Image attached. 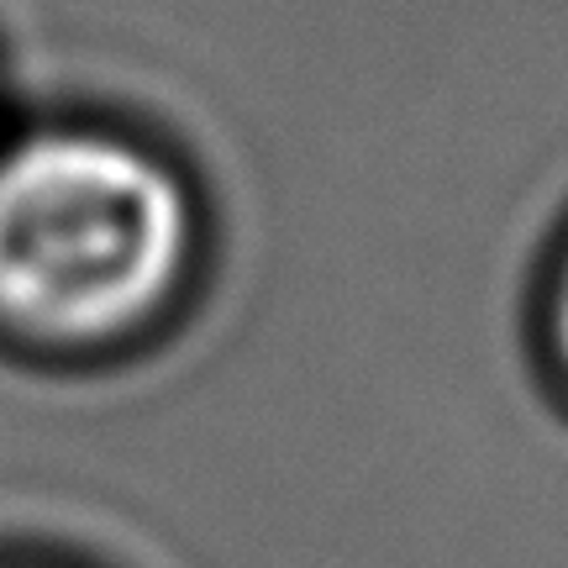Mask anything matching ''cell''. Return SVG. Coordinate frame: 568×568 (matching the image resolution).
Masks as SVG:
<instances>
[{
    "mask_svg": "<svg viewBox=\"0 0 568 568\" xmlns=\"http://www.w3.org/2000/svg\"><path fill=\"white\" fill-rule=\"evenodd\" d=\"M552 347H558V364L568 374V258L558 274V290H552Z\"/></svg>",
    "mask_w": 568,
    "mask_h": 568,
    "instance_id": "obj_2",
    "label": "cell"
},
{
    "mask_svg": "<svg viewBox=\"0 0 568 568\" xmlns=\"http://www.w3.org/2000/svg\"><path fill=\"white\" fill-rule=\"evenodd\" d=\"M184 184L116 132H38L0 153V326L53 347L116 343L180 290Z\"/></svg>",
    "mask_w": 568,
    "mask_h": 568,
    "instance_id": "obj_1",
    "label": "cell"
}]
</instances>
